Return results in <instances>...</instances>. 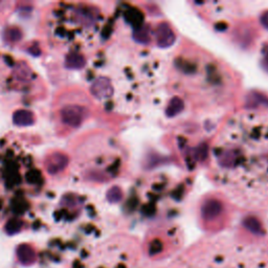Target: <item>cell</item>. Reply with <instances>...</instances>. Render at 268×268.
Returning <instances> with one entry per match:
<instances>
[{
  "label": "cell",
  "mask_w": 268,
  "mask_h": 268,
  "mask_svg": "<svg viewBox=\"0 0 268 268\" xmlns=\"http://www.w3.org/2000/svg\"><path fill=\"white\" fill-rule=\"evenodd\" d=\"M44 184L34 154L17 142L0 141V216L23 214Z\"/></svg>",
  "instance_id": "7a4b0ae2"
},
{
  "label": "cell",
  "mask_w": 268,
  "mask_h": 268,
  "mask_svg": "<svg viewBox=\"0 0 268 268\" xmlns=\"http://www.w3.org/2000/svg\"><path fill=\"white\" fill-rule=\"evenodd\" d=\"M104 16L87 3H54L45 14L44 32L59 51L82 52L93 46L104 26Z\"/></svg>",
  "instance_id": "3957f363"
},
{
  "label": "cell",
  "mask_w": 268,
  "mask_h": 268,
  "mask_svg": "<svg viewBox=\"0 0 268 268\" xmlns=\"http://www.w3.org/2000/svg\"><path fill=\"white\" fill-rule=\"evenodd\" d=\"M267 224H268V215H267Z\"/></svg>",
  "instance_id": "ba28073f"
},
{
  "label": "cell",
  "mask_w": 268,
  "mask_h": 268,
  "mask_svg": "<svg viewBox=\"0 0 268 268\" xmlns=\"http://www.w3.org/2000/svg\"><path fill=\"white\" fill-rule=\"evenodd\" d=\"M210 170L234 202L268 209V108L241 110L225 121L210 148Z\"/></svg>",
  "instance_id": "6da1fadb"
},
{
  "label": "cell",
  "mask_w": 268,
  "mask_h": 268,
  "mask_svg": "<svg viewBox=\"0 0 268 268\" xmlns=\"http://www.w3.org/2000/svg\"><path fill=\"white\" fill-rule=\"evenodd\" d=\"M126 59L110 63L111 71L105 81L110 85L105 87V96L117 102L124 109L140 108L147 99L157 90L160 67L156 57L146 51L127 55Z\"/></svg>",
  "instance_id": "277c9868"
},
{
  "label": "cell",
  "mask_w": 268,
  "mask_h": 268,
  "mask_svg": "<svg viewBox=\"0 0 268 268\" xmlns=\"http://www.w3.org/2000/svg\"><path fill=\"white\" fill-rule=\"evenodd\" d=\"M179 268H268V256L256 246L221 238L192 250Z\"/></svg>",
  "instance_id": "5b68a950"
},
{
  "label": "cell",
  "mask_w": 268,
  "mask_h": 268,
  "mask_svg": "<svg viewBox=\"0 0 268 268\" xmlns=\"http://www.w3.org/2000/svg\"><path fill=\"white\" fill-rule=\"evenodd\" d=\"M36 82L34 71L15 57L0 53V91L23 92Z\"/></svg>",
  "instance_id": "8992f818"
},
{
  "label": "cell",
  "mask_w": 268,
  "mask_h": 268,
  "mask_svg": "<svg viewBox=\"0 0 268 268\" xmlns=\"http://www.w3.org/2000/svg\"><path fill=\"white\" fill-rule=\"evenodd\" d=\"M17 257L19 261L24 265H30L35 262V250L29 245H20L17 249Z\"/></svg>",
  "instance_id": "52a82bcc"
}]
</instances>
